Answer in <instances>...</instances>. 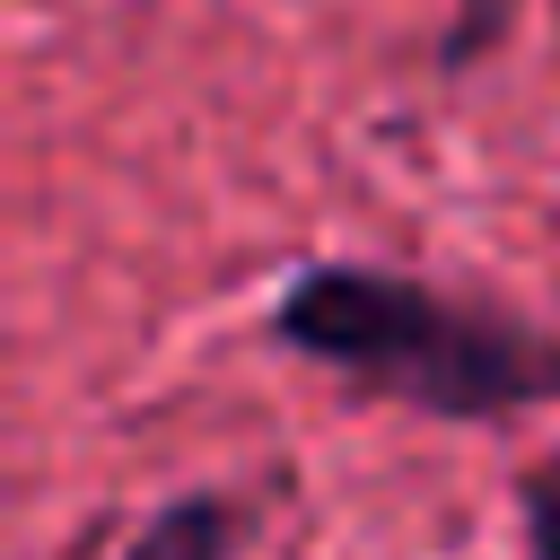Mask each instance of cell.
Here are the masks:
<instances>
[{"label": "cell", "mask_w": 560, "mask_h": 560, "mask_svg": "<svg viewBox=\"0 0 560 560\" xmlns=\"http://www.w3.org/2000/svg\"><path fill=\"white\" fill-rule=\"evenodd\" d=\"M508 18H516V0H455V18H446V44H438V70H472L481 52H499Z\"/></svg>", "instance_id": "obj_3"}, {"label": "cell", "mask_w": 560, "mask_h": 560, "mask_svg": "<svg viewBox=\"0 0 560 560\" xmlns=\"http://www.w3.org/2000/svg\"><path fill=\"white\" fill-rule=\"evenodd\" d=\"M516 516H525V560H560V446L516 481Z\"/></svg>", "instance_id": "obj_4"}, {"label": "cell", "mask_w": 560, "mask_h": 560, "mask_svg": "<svg viewBox=\"0 0 560 560\" xmlns=\"http://www.w3.org/2000/svg\"><path fill=\"white\" fill-rule=\"evenodd\" d=\"M236 551H245V508L228 490H184L122 542V560H236Z\"/></svg>", "instance_id": "obj_2"}, {"label": "cell", "mask_w": 560, "mask_h": 560, "mask_svg": "<svg viewBox=\"0 0 560 560\" xmlns=\"http://www.w3.org/2000/svg\"><path fill=\"white\" fill-rule=\"evenodd\" d=\"M271 332L298 359L332 368L350 394L464 429L560 402V332L525 324L516 306L446 298L438 280L385 262H306L271 298Z\"/></svg>", "instance_id": "obj_1"}]
</instances>
